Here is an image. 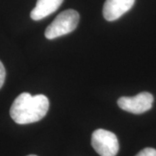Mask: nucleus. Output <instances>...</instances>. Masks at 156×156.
Returning <instances> with one entry per match:
<instances>
[{
	"instance_id": "nucleus-9",
	"label": "nucleus",
	"mask_w": 156,
	"mask_h": 156,
	"mask_svg": "<svg viewBox=\"0 0 156 156\" xmlns=\"http://www.w3.org/2000/svg\"><path fill=\"white\" fill-rule=\"evenodd\" d=\"M28 156H37V155H35V154H30V155H28Z\"/></svg>"
},
{
	"instance_id": "nucleus-2",
	"label": "nucleus",
	"mask_w": 156,
	"mask_h": 156,
	"mask_svg": "<svg viewBox=\"0 0 156 156\" xmlns=\"http://www.w3.org/2000/svg\"><path fill=\"white\" fill-rule=\"evenodd\" d=\"M80 16L75 10H66L60 13L45 30V37L55 39L72 32L77 27Z\"/></svg>"
},
{
	"instance_id": "nucleus-7",
	"label": "nucleus",
	"mask_w": 156,
	"mask_h": 156,
	"mask_svg": "<svg viewBox=\"0 0 156 156\" xmlns=\"http://www.w3.org/2000/svg\"><path fill=\"white\" fill-rule=\"evenodd\" d=\"M135 156H156V149L152 147H146Z\"/></svg>"
},
{
	"instance_id": "nucleus-5",
	"label": "nucleus",
	"mask_w": 156,
	"mask_h": 156,
	"mask_svg": "<svg viewBox=\"0 0 156 156\" xmlns=\"http://www.w3.org/2000/svg\"><path fill=\"white\" fill-rule=\"evenodd\" d=\"M135 0H106L103 5V17L107 21H115L134 5Z\"/></svg>"
},
{
	"instance_id": "nucleus-3",
	"label": "nucleus",
	"mask_w": 156,
	"mask_h": 156,
	"mask_svg": "<svg viewBox=\"0 0 156 156\" xmlns=\"http://www.w3.org/2000/svg\"><path fill=\"white\" fill-rule=\"evenodd\" d=\"M91 145L100 156H115L119 151L116 135L102 128L94 131L91 137Z\"/></svg>"
},
{
	"instance_id": "nucleus-8",
	"label": "nucleus",
	"mask_w": 156,
	"mask_h": 156,
	"mask_svg": "<svg viewBox=\"0 0 156 156\" xmlns=\"http://www.w3.org/2000/svg\"><path fill=\"white\" fill-rule=\"evenodd\" d=\"M5 69L4 64L2 63V62L0 61V89L3 87V85L5 83Z\"/></svg>"
},
{
	"instance_id": "nucleus-1",
	"label": "nucleus",
	"mask_w": 156,
	"mask_h": 156,
	"mask_svg": "<svg viewBox=\"0 0 156 156\" xmlns=\"http://www.w3.org/2000/svg\"><path fill=\"white\" fill-rule=\"evenodd\" d=\"M50 101L44 95H32L24 92L17 96L10 109L12 120L17 124H30L42 120L48 113Z\"/></svg>"
},
{
	"instance_id": "nucleus-6",
	"label": "nucleus",
	"mask_w": 156,
	"mask_h": 156,
	"mask_svg": "<svg viewBox=\"0 0 156 156\" xmlns=\"http://www.w3.org/2000/svg\"><path fill=\"white\" fill-rule=\"evenodd\" d=\"M63 0H37V5L30 12V17L38 21L52 14L60 7Z\"/></svg>"
},
{
	"instance_id": "nucleus-4",
	"label": "nucleus",
	"mask_w": 156,
	"mask_h": 156,
	"mask_svg": "<svg viewBox=\"0 0 156 156\" xmlns=\"http://www.w3.org/2000/svg\"><path fill=\"white\" fill-rule=\"evenodd\" d=\"M154 102V96L148 92H141L134 96L120 97L117 103L124 111L139 115L151 109Z\"/></svg>"
}]
</instances>
